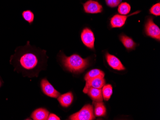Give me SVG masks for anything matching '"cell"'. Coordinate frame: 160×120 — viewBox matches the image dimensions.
Wrapping results in <instances>:
<instances>
[{"instance_id":"15","label":"cell","mask_w":160,"mask_h":120,"mask_svg":"<svg viewBox=\"0 0 160 120\" xmlns=\"http://www.w3.org/2000/svg\"><path fill=\"white\" fill-rule=\"evenodd\" d=\"M94 105V115L97 117H102L105 116L106 114V107L102 102H93Z\"/></svg>"},{"instance_id":"6","label":"cell","mask_w":160,"mask_h":120,"mask_svg":"<svg viewBox=\"0 0 160 120\" xmlns=\"http://www.w3.org/2000/svg\"><path fill=\"white\" fill-rule=\"evenodd\" d=\"M84 12L89 14L101 13L103 11V7L96 0H88L82 3Z\"/></svg>"},{"instance_id":"14","label":"cell","mask_w":160,"mask_h":120,"mask_svg":"<svg viewBox=\"0 0 160 120\" xmlns=\"http://www.w3.org/2000/svg\"><path fill=\"white\" fill-rule=\"evenodd\" d=\"M119 39L126 48L128 50H133L135 48L137 44L132 38L128 37L124 34L119 36Z\"/></svg>"},{"instance_id":"21","label":"cell","mask_w":160,"mask_h":120,"mask_svg":"<svg viewBox=\"0 0 160 120\" xmlns=\"http://www.w3.org/2000/svg\"><path fill=\"white\" fill-rule=\"evenodd\" d=\"M122 1V0H105L107 6L112 8L117 7Z\"/></svg>"},{"instance_id":"18","label":"cell","mask_w":160,"mask_h":120,"mask_svg":"<svg viewBox=\"0 0 160 120\" xmlns=\"http://www.w3.org/2000/svg\"><path fill=\"white\" fill-rule=\"evenodd\" d=\"M131 11V6L127 2H121L118 5V11L121 15H128Z\"/></svg>"},{"instance_id":"24","label":"cell","mask_w":160,"mask_h":120,"mask_svg":"<svg viewBox=\"0 0 160 120\" xmlns=\"http://www.w3.org/2000/svg\"><path fill=\"white\" fill-rule=\"evenodd\" d=\"M96 1H98V0H96Z\"/></svg>"},{"instance_id":"23","label":"cell","mask_w":160,"mask_h":120,"mask_svg":"<svg viewBox=\"0 0 160 120\" xmlns=\"http://www.w3.org/2000/svg\"><path fill=\"white\" fill-rule=\"evenodd\" d=\"M2 86V82L1 80V79H0V87H1Z\"/></svg>"},{"instance_id":"22","label":"cell","mask_w":160,"mask_h":120,"mask_svg":"<svg viewBox=\"0 0 160 120\" xmlns=\"http://www.w3.org/2000/svg\"><path fill=\"white\" fill-rule=\"evenodd\" d=\"M47 120H60V118H59L57 115L56 114H53V113H50L48 115V118Z\"/></svg>"},{"instance_id":"10","label":"cell","mask_w":160,"mask_h":120,"mask_svg":"<svg viewBox=\"0 0 160 120\" xmlns=\"http://www.w3.org/2000/svg\"><path fill=\"white\" fill-rule=\"evenodd\" d=\"M106 58L108 64L112 69L119 71L125 70V68L124 67L120 60L115 55L107 53Z\"/></svg>"},{"instance_id":"11","label":"cell","mask_w":160,"mask_h":120,"mask_svg":"<svg viewBox=\"0 0 160 120\" xmlns=\"http://www.w3.org/2000/svg\"><path fill=\"white\" fill-rule=\"evenodd\" d=\"M87 94L93 100V102H101L104 100L102 89L90 88L87 91Z\"/></svg>"},{"instance_id":"12","label":"cell","mask_w":160,"mask_h":120,"mask_svg":"<svg viewBox=\"0 0 160 120\" xmlns=\"http://www.w3.org/2000/svg\"><path fill=\"white\" fill-rule=\"evenodd\" d=\"M49 114L47 110L40 108L35 110L31 114V117L34 120H47Z\"/></svg>"},{"instance_id":"8","label":"cell","mask_w":160,"mask_h":120,"mask_svg":"<svg viewBox=\"0 0 160 120\" xmlns=\"http://www.w3.org/2000/svg\"><path fill=\"white\" fill-rule=\"evenodd\" d=\"M41 88L43 93L49 97L58 98L60 95V93L46 79H42L41 81Z\"/></svg>"},{"instance_id":"3","label":"cell","mask_w":160,"mask_h":120,"mask_svg":"<svg viewBox=\"0 0 160 120\" xmlns=\"http://www.w3.org/2000/svg\"><path fill=\"white\" fill-rule=\"evenodd\" d=\"M71 120H92L95 119L93 108L92 105L86 104L77 113L69 117Z\"/></svg>"},{"instance_id":"2","label":"cell","mask_w":160,"mask_h":120,"mask_svg":"<svg viewBox=\"0 0 160 120\" xmlns=\"http://www.w3.org/2000/svg\"><path fill=\"white\" fill-rule=\"evenodd\" d=\"M60 56L65 68L72 73L82 72L89 65L88 59H83L77 54L67 56L63 53H61Z\"/></svg>"},{"instance_id":"4","label":"cell","mask_w":160,"mask_h":120,"mask_svg":"<svg viewBox=\"0 0 160 120\" xmlns=\"http://www.w3.org/2000/svg\"><path fill=\"white\" fill-rule=\"evenodd\" d=\"M145 32L147 36L160 41V28L154 23L152 18L150 17L147 19L145 25Z\"/></svg>"},{"instance_id":"13","label":"cell","mask_w":160,"mask_h":120,"mask_svg":"<svg viewBox=\"0 0 160 120\" xmlns=\"http://www.w3.org/2000/svg\"><path fill=\"white\" fill-rule=\"evenodd\" d=\"M58 100L62 107H69L73 102V94L71 92H68L66 94L59 96L58 97Z\"/></svg>"},{"instance_id":"16","label":"cell","mask_w":160,"mask_h":120,"mask_svg":"<svg viewBox=\"0 0 160 120\" xmlns=\"http://www.w3.org/2000/svg\"><path fill=\"white\" fill-rule=\"evenodd\" d=\"M98 77H104V78L105 73L103 71L98 70V69H93L86 73V75L84 76V79H85V81H86L88 79Z\"/></svg>"},{"instance_id":"19","label":"cell","mask_w":160,"mask_h":120,"mask_svg":"<svg viewBox=\"0 0 160 120\" xmlns=\"http://www.w3.org/2000/svg\"><path fill=\"white\" fill-rule=\"evenodd\" d=\"M22 16L23 19L30 25H31L34 22L35 15L30 10H27L23 11L22 13Z\"/></svg>"},{"instance_id":"17","label":"cell","mask_w":160,"mask_h":120,"mask_svg":"<svg viewBox=\"0 0 160 120\" xmlns=\"http://www.w3.org/2000/svg\"><path fill=\"white\" fill-rule=\"evenodd\" d=\"M102 92L104 100L106 101H108L113 94L112 86L110 84L105 85L102 88Z\"/></svg>"},{"instance_id":"9","label":"cell","mask_w":160,"mask_h":120,"mask_svg":"<svg viewBox=\"0 0 160 120\" xmlns=\"http://www.w3.org/2000/svg\"><path fill=\"white\" fill-rule=\"evenodd\" d=\"M105 83L106 81L104 77H96L88 79L86 81V85L83 89V93L87 94L90 88L102 89L105 85Z\"/></svg>"},{"instance_id":"7","label":"cell","mask_w":160,"mask_h":120,"mask_svg":"<svg viewBox=\"0 0 160 120\" xmlns=\"http://www.w3.org/2000/svg\"><path fill=\"white\" fill-rule=\"evenodd\" d=\"M140 11L135 12L130 15H121L116 14L110 19V26L112 28H121L125 25L128 17L130 16L136 15L140 12Z\"/></svg>"},{"instance_id":"5","label":"cell","mask_w":160,"mask_h":120,"mask_svg":"<svg viewBox=\"0 0 160 120\" xmlns=\"http://www.w3.org/2000/svg\"><path fill=\"white\" fill-rule=\"evenodd\" d=\"M81 38L82 43L86 47L92 50L94 49L95 37L93 32L89 28H83L81 34Z\"/></svg>"},{"instance_id":"20","label":"cell","mask_w":160,"mask_h":120,"mask_svg":"<svg viewBox=\"0 0 160 120\" xmlns=\"http://www.w3.org/2000/svg\"><path fill=\"white\" fill-rule=\"evenodd\" d=\"M150 13L156 17L160 16V2L153 4L149 10Z\"/></svg>"},{"instance_id":"1","label":"cell","mask_w":160,"mask_h":120,"mask_svg":"<svg viewBox=\"0 0 160 120\" xmlns=\"http://www.w3.org/2000/svg\"><path fill=\"white\" fill-rule=\"evenodd\" d=\"M46 51L30 45L29 41L23 46L18 47L11 57L10 63L14 70L24 76L38 77L47 62Z\"/></svg>"}]
</instances>
